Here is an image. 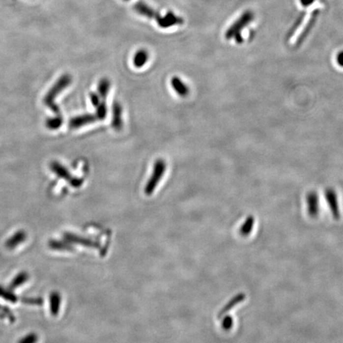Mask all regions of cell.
Returning a JSON list of instances; mask_svg holds the SVG:
<instances>
[{"instance_id":"1","label":"cell","mask_w":343,"mask_h":343,"mask_svg":"<svg viewBox=\"0 0 343 343\" xmlns=\"http://www.w3.org/2000/svg\"><path fill=\"white\" fill-rule=\"evenodd\" d=\"M133 9L142 16L154 19L157 22V25L161 28H170L175 25H182L184 23L183 18L176 15L173 11H168L165 16H162L159 11L143 1L136 2L133 6Z\"/></svg>"},{"instance_id":"2","label":"cell","mask_w":343,"mask_h":343,"mask_svg":"<svg viewBox=\"0 0 343 343\" xmlns=\"http://www.w3.org/2000/svg\"><path fill=\"white\" fill-rule=\"evenodd\" d=\"M255 13L251 10L245 11L227 29L226 39L234 40L237 44L243 43L244 38L242 37V32L255 20Z\"/></svg>"},{"instance_id":"3","label":"cell","mask_w":343,"mask_h":343,"mask_svg":"<svg viewBox=\"0 0 343 343\" xmlns=\"http://www.w3.org/2000/svg\"><path fill=\"white\" fill-rule=\"evenodd\" d=\"M71 83H72V77L70 75H62L44 97V104L50 108L54 114H56V115L60 116L61 114H60V108L55 104V99L59 94L61 93L64 89L67 88L71 85Z\"/></svg>"},{"instance_id":"4","label":"cell","mask_w":343,"mask_h":343,"mask_svg":"<svg viewBox=\"0 0 343 343\" xmlns=\"http://www.w3.org/2000/svg\"><path fill=\"white\" fill-rule=\"evenodd\" d=\"M166 168L167 166H166V161L164 160L158 159L156 161L150 177L145 184V189H144L145 195L150 196L154 193L156 188L165 175Z\"/></svg>"},{"instance_id":"5","label":"cell","mask_w":343,"mask_h":343,"mask_svg":"<svg viewBox=\"0 0 343 343\" xmlns=\"http://www.w3.org/2000/svg\"><path fill=\"white\" fill-rule=\"evenodd\" d=\"M325 197L327 200V204H328L330 211L333 218L335 220H339L341 217V213H340V208H339V198H338L337 193L335 192V189L332 188H328L325 191Z\"/></svg>"},{"instance_id":"6","label":"cell","mask_w":343,"mask_h":343,"mask_svg":"<svg viewBox=\"0 0 343 343\" xmlns=\"http://www.w3.org/2000/svg\"><path fill=\"white\" fill-rule=\"evenodd\" d=\"M319 12H320V10L317 8L314 9L313 12L312 13L310 18L306 21L305 27L302 29L300 35L298 36L297 41L296 42V46H300L304 42V40L306 39L307 37L309 35V33L312 31V28L314 27V24L316 23L317 19H318V15H319Z\"/></svg>"},{"instance_id":"7","label":"cell","mask_w":343,"mask_h":343,"mask_svg":"<svg viewBox=\"0 0 343 343\" xmlns=\"http://www.w3.org/2000/svg\"><path fill=\"white\" fill-rule=\"evenodd\" d=\"M307 207L308 213L312 219L318 217L320 213V201L318 193L315 192H310L307 195Z\"/></svg>"},{"instance_id":"8","label":"cell","mask_w":343,"mask_h":343,"mask_svg":"<svg viewBox=\"0 0 343 343\" xmlns=\"http://www.w3.org/2000/svg\"><path fill=\"white\" fill-rule=\"evenodd\" d=\"M98 118L95 114H85L81 115L76 116L68 122V126L72 130L81 128L82 126L86 125L91 124L96 122Z\"/></svg>"},{"instance_id":"9","label":"cell","mask_w":343,"mask_h":343,"mask_svg":"<svg viewBox=\"0 0 343 343\" xmlns=\"http://www.w3.org/2000/svg\"><path fill=\"white\" fill-rule=\"evenodd\" d=\"M63 238L69 243L70 242L71 243H76V244L95 249H99L100 247V245L98 242H94L92 240L88 239V238L81 237V236L76 235V234H73V233L66 232L63 235Z\"/></svg>"},{"instance_id":"10","label":"cell","mask_w":343,"mask_h":343,"mask_svg":"<svg viewBox=\"0 0 343 343\" xmlns=\"http://www.w3.org/2000/svg\"><path fill=\"white\" fill-rule=\"evenodd\" d=\"M90 99H91V104L95 108V115L97 117L98 119L104 120L108 114V109H107L105 103L101 100V98L99 97L98 94L94 93V92L90 94Z\"/></svg>"},{"instance_id":"11","label":"cell","mask_w":343,"mask_h":343,"mask_svg":"<svg viewBox=\"0 0 343 343\" xmlns=\"http://www.w3.org/2000/svg\"><path fill=\"white\" fill-rule=\"evenodd\" d=\"M112 126L116 131L122 128V108L118 102H114L112 107Z\"/></svg>"},{"instance_id":"12","label":"cell","mask_w":343,"mask_h":343,"mask_svg":"<svg viewBox=\"0 0 343 343\" xmlns=\"http://www.w3.org/2000/svg\"><path fill=\"white\" fill-rule=\"evenodd\" d=\"M50 170H52L54 173L56 174L58 177L61 178L63 180H66L69 184L73 180L74 176H72V174L69 172L67 168L64 167L61 164L57 161H53L50 163Z\"/></svg>"},{"instance_id":"13","label":"cell","mask_w":343,"mask_h":343,"mask_svg":"<svg viewBox=\"0 0 343 343\" xmlns=\"http://www.w3.org/2000/svg\"><path fill=\"white\" fill-rule=\"evenodd\" d=\"M27 239V232L21 229V230L15 232V234L6 240V242H5V246L8 250H14V249L16 248L17 246L25 242Z\"/></svg>"},{"instance_id":"14","label":"cell","mask_w":343,"mask_h":343,"mask_svg":"<svg viewBox=\"0 0 343 343\" xmlns=\"http://www.w3.org/2000/svg\"><path fill=\"white\" fill-rule=\"evenodd\" d=\"M171 85L175 92L180 97H187L189 92H190V90H189L188 85L178 77H174L172 78Z\"/></svg>"},{"instance_id":"15","label":"cell","mask_w":343,"mask_h":343,"mask_svg":"<svg viewBox=\"0 0 343 343\" xmlns=\"http://www.w3.org/2000/svg\"><path fill=\"white\" fill-rule=\"evenodd\" d=\"M245 299H246V294L243 293V292L237 294L236 296L232 298L231 300H229L228 303H227V304L224 308H222L220 312H219V314H218V318H221L222 317H224L228 312L233 309L234 307L237 306L240 303L244 301Z\"/></svg>"},{"instance_id":"16","label":"cell","mask_w":343,"mask_h":343,"mask_svg":"<svg viewBox=\"0 0 343 343\" xmlns=\"http://www.w3.org/2000/svg\"><path fill=\"white\" fill-rule=\"evenodd\" d=\"M61 296L58 291H52L50 295V313L53 316H57L60 312Z\"/></svg>"},{"instance_id":"17","label":"cell","mask_w":343,"mask_h":343,"mask_svg":"<svg viewBox=\"0 0 343 343\" xmlns=\"http://www.w3.org/2000/svg\"><path fill=\"white\" fill-rule=\"evenodd\" d=\"M48 246L51 250H57V251H73L74 248L73 246L69 244L67 241H60V240L52 239L48 242Z\"/></svg>"},{"instance_id":"18","label":"cell","mask_w":343,"mask_h":343,"mask_svg":"<svg viewBox=\"0 0 343 343\" xmlns=\"http://www.w3.org/2000/svg\"><path fill=\"white\" fill-rule=\"evenodd\" d=\"M255 225V218L253 215H249L243 224L240 227L239 234L242 237H247L251 234Z\"/></svg>"},{"instance_id":"19","label":"cell","mask_w":343,"mask_h":343,"mask_svg":"<svg viewBox=\"0 0 343 343\" xmlns=\"http://www.w3.org/2000/svg\"><path fill=\"white\" fill-rule=\"evenodd\" d=\"M29 278V273H27V272H25V271L20 272V273H18V274L14 277V279L11 281V283L9 285L10 289H16L18 287H21L24 284L27 283Z\"/></svg>"},{"instance_id":"20","label":"cell","mask_w":343,"mask_h":343,"mask_svg":"<svg viewBox=\"0 0 343 343\" xmlns=\"http://www.w3.org/2000/svg\"><path fill=\"white\" fill-rule=\"evenodd\" d=\"M148 60H149V54L146 50H140L135 54L133 62L136 68H143L146 64Z\"/></svg>"},{"instance_id":"21","label":"cell","mask_w":343,"mask_h":343,"mask_svg":"<svg viewBox=\"0 0 343 343\" xmlns=\"http://www.w3.org/2000/svg\"><path fill=\"white\" fill-rule=\"evenodd\" d=\"M306 11H302L300 15H299V16L297 17L296 21L294 22L293 25L291 27V29H289V31H288V33H287V39H290L291 37H293L294 34L297 31L298 29L301 27L302 24L304 23V20L306 19Z\"/></svg>"},{"instance_id":"22","label":"cell","mask_w":343,"mask_h":343,"mask_svg":"<svg viewBox=\"0 0 343 343\" xmlns=\"http://www.w3.org/2000/svg\"><path fill=\"white\" fill-rule=\"evenodd\" d=\"M110 88H111V82L107 78L102 79L98 85V93L99 97L105 99L109 93Z\"/></svg>"},{"instance_id":"23","label":"cell","mask_w":343,"mask_h":343,"mask_svg":"<svg viewBox=\"0 0 343 343\" xmlns=\"http://www.w3.org/2000/svg\"><path fill=\"white\" fill-rule=\"evenodd\" d=\"M0 297L13 304L16 303L19 299L11 290L6 289L1 286H0Z\"/></svg>"},{"instance_id":"24","label":"cell","mask_w":343,"mask_h":343,"mask_svg":"<svg viewBox=\"0 0 343 343\" xmlns=\"http://www.w3.org/2000/svg\"><path fill=\"white\" fill-rule=\"evenodd\" d=\"M63 123V118L61 115H56L54 118H48L46 120V126L49 130H55L60 128Z\"/></svg>"},{"instance_id":"25","label":"cell","mask_w":343,"mask_h":343,"mask_svg":"<svg viewBox=\"0 0 343 343\" xmlns=\"http://www.w3.org/2000/svg\"><path fill=\"white\" fill-rule=\"evenodd\" d=\"M0 318H6L9 322H15L16 321L15 314L8 307L2 306L0 304Z\"/></svg>"},{"instance_id":"26","label":"cell","mask_w":343,"mask_h":343,"mask_svg":"<svg viewBox=\"0 0 343 343\" xmlns=\"http://www.w3.org/2000/svg\"><path fill=\"white\" fill-rule=\"evenodd\" d=\"M19 300H21L23 304L33 306H42L44 303L42 297H21Z\"/></svg>"},{"instance_id":"27","label":"cell","mask_w":343,"mask_h":343,"mask_svg":"<svg viewBox=\"0 0 343 343\" xmlns=\"http://www.w3.org/2000/svg\"><path fill=\"white\" fill-rule=\"evenodd\" d=\"M222 318H223L221 322L222 328L226 331H229L234 326V318H232L231 315H226L225 317H222Z\"/></svg>"},{"instance_id":"28","label":"cell","mask_w":343,"mask_h":343,"mask_svg":"<svg viewBox=\"0 0 343 343\" xmlns=\"http://www.w3.org/2000/svg\"><path fill=\"white\" fill-rule=\"evenodd\" d=\"M39 340L38 335L36 333H29L28 335L23 336L18 343H37Z\"/></svg>"},{"instance_id":"29","label":"cell","mask_w":343,"mask_h":343,"mask_svg":"<svg viewBox=\"0 0 343 343\" xmlns=\"http://www.w3.org/2000/svg\"><path fill=\"white\" fill-rule=\"evenodd\" d=\"M84 184L83 179L79 177H73V180L71 181L70 185L73 188H78L82 186Z\"/></svg>"},{"instance_id":"30","label":"cell","mask_w":343,"mask_h":343,"mask_svg":"<svg viewBox=\"0 0 343 343\" xmlns=\"http://www.w3.org/2000/svg\"><path fill=\"white\" fill-rule=\"evenodd\" d=\"M336 61H337L338 64L339 66L343 67V51L339 52L336 56Z\"/></svg>"},{"instance_id":"31","label":"cell","mask_w":343,"mask_h":343,"mask_svg":"<svg viewBox=\"0 0 343 343\" xmlns=\"http://www.w3.org/2000/svg\"><path fill=\"white\" fill-rule=\"evenodd\" d=\"M300 3H301L304 7H309L311 5L313 4L314 2V0H300Z\"/></svg>"},{"instance_id":"32","label":"cell","mask_w":343,"mask_h":343,"mask_svg":"<svg viewBox=\"0 0 343 343\" xmlns=\"http://www.w3.org/2000/svg\"><path fill=\"white\" fill-rule=\"evenodd\" d=\"M126 1H128V0H126Z\"/></svg>"}]
</instances>
